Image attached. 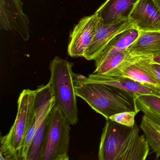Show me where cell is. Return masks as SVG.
<instances>
[{
    "mask_svg": "<svg viewBox=\"0 0 160 160\" xmlns=\"http://www.w3.org/2000/svg\"><path fill=\"white\" fill-rule=\"evenodd\" d=\"M129 20L140 31L160 30V9L153 0H138Z\"/></svg>",
    "mask_w": 160,
    "mask_h": 160,
    "instance_id": "obj_11",
    "label": "cell"
},
{
    "mask_svg": "<svg viewBox=\"0 0 160 160\" xmlns=\"http://www.w3.org/2000/svg\"><path fill=\"white\" fill-rule=\"evenodd\" d=\"M37 92V89H25L20 93L14 124L9 133L1 138L0 160H20L21 151L35 115Z\"/></svg>",
    "mask_w": 160,
    "mask_h": 160,
    "instance_id": "obj_3",
    "label": "cell"
},
{
    "mask_svg": "<svg viewBox=\"0 0 160 160\" xmlns=\"http://www.w3.org/2000/svg\"><path fill=\"white\" fill-rule=\"evenodd\" d=\"M73 64L58 57H55L49 65V83L55 105L61 109L71 125L78 122V109L74 82Z\"/></svg>",
    "mask_w": 160,
    "mask_h": 160,
    "instance_id": "obj_4",
    "label": "cell"
},
{
    "mask_svg": "<svg viewBox=\"0 0 160 160\" xmlns=\"http://www.w3.org/2000/svg\"><path fill=\"white\" fill-rule=\"evenodd\" d=\"M138 0H106L96 11L99 21L104 25L117 24L129 20Z\"/></svg>",
    "mask_w": 160,
    "mask_h": 160,
    "instance_id": "obj_13",
    "label": "cell"
},
{
    "mask_svg": "<svg viewBox=\"0 0 160 160\" xmlns=\"http://www.w3.org/2000/svg\"><path fill=\"white\" fill-rule=\"evenodd\" d=\"M37 90L34 104L35 115L21 151V160H27L29 149L35 132L55 105V98L49 83L40 86Z\"/></svg>",
    "mask_w": 160,
    "mask_h": 160,
    "instance_id": "obj_9",
    "label": "cell"
},
{
    "mask_svg": "<svg viewBox=\"0 0 160 160\" xmlns=\"http://www.w3.org/2000/svg\"><path fill=\"white\" fill-rule=\"evenodd\" d=\"M48 117L42 122L35 132L29 149L27 160H40L46 134Z\"/></svg>",
    "mask_w": 160,
    "mask_h": 160,
    "instance_id": "obj_19",
    "label": "cell"
},
{
    "mask_svg": "<svg viewBox=\"0 0 160 160\" xmlns=\"http://www.w3.org/2000/svg\"><path fill=\"white\" fill-rule=\"evenodd\" d=\"M136 102L140 111L160 126V97L140 95L137 97Z\"/></svg>",
    "mask_w": 160,
    "mask_h": 160,
    "instance_id": "obj_17",
    "label": "cell"
},
{
    "mask_svg": "<svg viewBox=\"0 0 160 160\" xmlns=\"http://www.w3.org/2000/svg\"><path fill=\"white\" fill-rule=\"evenodd\" d=\"M132 26H133L129 20L108 25L103 24L99 20L96 33L83 58L87 60H95L117 34Z\"/></svg>",
    "mask_w": 160,
    "mask_h": 160,
    "instance_id": "obj_12",
    "label": "cell"
},
{
    "mask_svg": "<svg viewBox=\"0 0 160 160\" xmlns=\"http://www.w3.org/2000/svg\"><path fill=\"white\" fill-rule=\"evenodd\" d=\"M23 8L21 0H0V27L15 32L27 42L30 37V20Z\"/></svg>",
    "mask_w": 160,
    "mask_h": 160,
    "instance_id": "obj_6",
    "label": "cell"
},
{
    "mask_svg": "<svg viewBox=\"0 0 160 160\" xmlns=\"http://www.w3.org/2000/svg\"><path fill=\"white\" fill-rule=\"evenodd\" d=\"M137 114L135 111H124L111 116L109 119L124 126L133 127L135 124V118Z\"/></svg>",
    "mask_w": 160,
    "mask_h": 160,
    "instance_id": "obj_20",
    "label": "cell"
},
{
    "mask_svg": "<svg viewBox=\"0 0 160 160\" xmlns=\"http://www.w3.org/2000/svg\"><path fill=\"white\" fill-rule=\"evenodd\" d=\"M151 60L153 63L160 64V56L152 57Z\"/></svg>",
    "mask_w": 160,
    "mask_h": 160,
    "instance_id": "obj_22",
    "label": "cell"
},
{
    "mask_svg": "<svg viewBox=\"0 0 160 160\" xmlns=\"http://www.w3.org/2000/svg\"><path fill=\"white\" fill-rule=\"evenodd\" d=\"M75 85L85 82L102 83L120 88L138 96L152 95L160 97V90L154 87L142 84L128 78L123 77L110 76L93 73L85 77L80 74L74 75Z\"/></svg>",
    "mask_w": 160,
    "mask_h": 160,
    "instance_id": "obj_8",
    "label": "cell"
},
{
    "mask_svg": "<svg viewBox=\"0 0 160 160\" xmlns=\"http://www.w3.org/2000/svg\"><path fill=\"white\" fill-rule=\"evenodd\" d=\"M71 124L61 109L54 106L48 117L46 134L40 160H68Z\"/></svg>",
    "mask_w": 160,
    "mask_h": 160,
    "instance_id": "obj_5",
    "label": "cell"
},
{
    "mask_svg": "<svg viewBox=\"0 0 160 160\" xmlns=\"http://www.w3.org/2000/svg\"><path fill=\"white\" fill-rule=\"evenodd\" d=\"M140 128L145 135L150 148L160 159V126L144 115L142 117Z\"/></svg>",
    "mask_w": 160,
    "mask_h": 160,
    "instance_id": "obj_16",
    "label": "cell"
},
{
    "mask_svg": "<svg viewBox=\"0 0 160 160\" xmlns=\"http://www.w3.org/2000/svg\"><path fill=\"white\" fill-rule=\"evenodd\" d=\"M78 97L85 101L95 112L108 119L111 116L124 111L140 110L137 96L120 88L102 83L85 82L75 85Z\"/></svg>",
    "mask_w": 160,
    "mask_h": 160,
    "instance_id": "obj_2",
    "label": "cell"
},
{
    "mask_svg": "<svg viewBox=\"0 0 160 160\" xmlns=\"http://www.w3.org/2000/svg\"><path fill=\"white\" fill-rule=\"evenodd\" d=\"M153 1L155 2V3L157 4L159 9H160V0H153Z\"/></svg>",
    "mask_w": 160,
    "mask_h": 160,
    "instance_id": "obj_23",
    "label": "cell"
},
{
    "mask_svg": "<svg viewBox=\"0 0 160 160\" xmlns=\"http://www.w3.org/2000/svg\"><path fill=\"white\" fill-rule=\"evenodd\" d=\"M139 127L119 124L106 119L103 128L99 152V160H145L149 153V145Z\"/></svg>",
    "mask_w": 160,
    "mask_h": 160,
    "instance_id": "obj_1",
    "label": "cell"
},
{
    "mask_svg": "<svg viewBox=\"0 0 160 160\" xmlns=\"http://www.w3.org/2000/svg\"><path fill=\"white\" fill-rule=\"evenodd\" d=\"M98 22V16L94 13L82 18L74 27L70 35L68 48V54L71 57H84L96 33Z\"/></svg>",
    "mask_w": 160,
    "mask_h": 160,
    "instance_id": "obj_10",
    "label": "cell"
},
{
    "mask_svg": "<svg viewBox=\"0 0 160 160\" xmlns=\"http://www.w3.org/2000/svg\"><path fill=\"white\" fill-rule=\"evenodd\" d=\"M151 66L154 75L160 84V64L153 63L151 60Z\"/></svg>",
    "mask_w": 160,
    "mask_h": 160,
    "instance_id": "obj_21",
    "label": "cell"
},
{
    "mask_svg": "<svg viewBox=\"0 0 160 160\" xmlns=\"http://www.w3.org/2000/svg\"><path fill=\"white\" fill-rule=\"evenodd\" d=\"M127 49L136 56H160V30L140 31L136 41Z\"/></svg>",
    "mask_w": 160,
    "mask_h": 160,
    "instance_id": "obj_15",
    "label": "cell"
},
{
    "mask_svg": "<svg viewBox=\"0 0 160 160\" xmlns=\"http://www.w3.org/2000/svg\"><path fill=\"white\" fill-rule=\"evenodd\" d=\"M152 57L147 56H134L108 76L128 78L160 90V83L154 75L152 68Z\"/></svg>",
    "mask_w": 160,
    "mask_h": 160,
    "instance_id": "obj_7",
    "label": "cell"
},
{
    "mask_svg": "<svg viewBox=\"0 0 160 160\" xmlns=\"http://www.w3.org/2000/svg\"><path fill=\"white\" fill-rule=\"evenodd\" d=\"M139 34L140 31L132 26L117 34L103 50L127 49L136 41Z\"/></svg>",
    "mask_w": 160,
    "mask_h": 160,
    "instance_id": "obj_18",
    "label": "cell"
},
{
    "mask_svg": "<svg viewBox=\"0 0 160 160\" xmlns=\"http://www.w3.org/2000/svg\"><path fill=\"white\" fill-rule=\"evenodd\" d=\"M135 56L127 49L103 50L94 60L95 69L93 73L109 75L122 63Z\"/></svg>",
    "mask_w": 160,
    "mask_h": 160,
    "instance_id": "obj_14",
    "label": "cell"
}]
</instances>
